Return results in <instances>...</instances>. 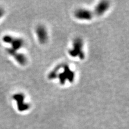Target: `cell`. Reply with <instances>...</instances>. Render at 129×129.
Instances as JSON below:
<instances>
[{
	"label": "cell",
	"mask_w": 129,
	"mask_h": 129,
	"mask_svg": "<svg viewBox=\"0 0 129 129\" xmlns=\"http://www.w3.org/2000/svg\"><path fill=\"white\" fill-rule=\"evenodd\" d=\"M83 43L82 39L76 38L73 43V48L68 51L70 55L73 57H79L80 59H83L84 54L83 51Z\"/></svg>",
	"instance_id": "obj_1"
},
{
	"label": "cell",
	"mask_w": 129,
	"mask_h": 129,
	"mask_svg": "<svg viewBox=\"0 0 129 129\" xmlns=\"http://www.w3.org/2000/svg\"><path fill=\"white\" fill-rule=\"evenodd\" d=\"M63 71L61 73H58L57 78L59 79L60 83L64 84L66 80L70 81L72 82L74 79V73L71 70L69 66L67 64H62Z\"/></svg>",
	"instance_id": "obj_2"
},
{
	"label": "cell",
	"mask_w": 129,
	"mask_h": 129,
	"mask_svg": "<svg viewBox=\"0 0 129 129\" xmlns=\"http://www.w3.org/2000/svg\"><path fill=\"white\" fill-rule=\"evenodd\" d=\"M3 41L7 44H10L11 49L15 51H17L21 48L24 45V41L21 38H17L11 36L6 35L2 38Z\"/></svg>",
	"instance_id": "obj_3"
},
{
	"label": "cell",
	"mask_w": 129,
	"mask_h": 129,
	"mask_svg": "<svg viewBox=\"0 0 129 129\" xmlns=\"http://www.w3.org/2000/svg\"><path fill=\"white\" fill-rule=\"evenodd\" d=\"M13 98L17 102V107L19 111L26 110L29 108V104L24 102L25 96L22 93H17L13 96Z\"/></svg>",
	"instance_id": "obj_4"
},
{
	"label": "cell",
	"mask_w": 129,
	"mask_h": 129,
	"mask_svg": "<svg viewBox=\"0 0 129 129\" xmlns=\"http://www.w3.org/2000/svg\"><path fill=\"white\" fill-rule=\"evenodd\" d=\"M75 17L80 20H90L93 17V14L86 9H77L74 13Z\"/></svg>",
	"instance_id": "obj_5"
},
{
	"label": "cell",
	"mask_w": 129,
	"mask_h": 129,
	"mask_svg": "<svg viewBox=\"0 0 129 129\" xmlns=\"http://www.w3.org/2000/svg\"><path fill=\"white\" fill-rule=\"evenodd\" d=\"M7 51L8 54L14 57L16 61L21 65H25L27 62V59L23 54L19 53L16 51L11 49L10 48H8Z\"/></svg>",
	"instance_id": "obj_6"
},
{
	"label": "cell",
	"mask_w": 129,
	"mask_h": 129,
	"mask_svg": "<svg viewBox=\"0 0 129 129\" xmlns=\"http://www.w3.org/2000/svg\"><path fill=\"white\" fill-rule=\"evenodd\" d=\"M36 35L40 43L45 44L46 43L48 39V35L47 30L44 26L39 25L37 27Z\"/></svg>",
	"instance_id": "obj_7"
},
{
	"label": "cell",
	"mask_w": 129,
	"mask_h": 129,
	"mask_svg": "<svg viewBox=\"0 0 129 129\" xmlns=\"http://www.w3.org/2000/svg\"><path fill=\"white\" fill-rule=\"evenodd\" d=\"M110 7V4L108 1H102L100 2L95 8V14L98 16L102 15Z\"/></svg>",
	"instance_id": "obj_8"
},
{
	"label": "cell",
	"mask_w": 129,
	"mask_h": 129,
	"mask_svg": "<svg viewBox=\"0 0 129 129\" xmlns=\"http://www.w3.org/2000/svg\"><path fill=\"white\" fill-rule=\"evenodd\" d=\"M61 64L60 65H58L56 67H55L54 69L52 70L48 75V78L50 80H53L55 78H57L58 73L59 71L61 69Z\"/></svg>",
	"instance_id": "obj_9"
},
{
	"label": "cell",
	"mask_w": 129,
	"mask_h": 129,
	"mask_svg": "<svg viewBox=\"0 0 129 129\" xmlns=\"http://www.w3.org/2000/svg\"><path fill=\"white\" fill-rule=\"evenodd\" d=\"M4 13H5V12H4V10L2 9V8H0V18H1L3 16Z\"/></svg>",
	"instance_id": "obj_10"
}]
</instances>
